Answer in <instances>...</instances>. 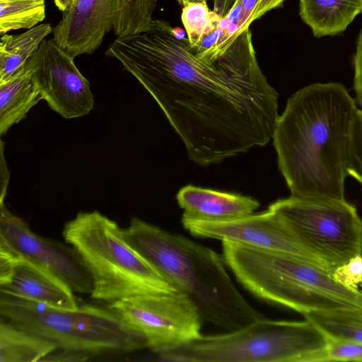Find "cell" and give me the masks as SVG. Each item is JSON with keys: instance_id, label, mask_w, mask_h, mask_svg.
<instances>
[{"instance_id": "cell-1", "label": "cell", "mask_w": 362, "mask_h": 362, "mask_svg": "<svg viewBox=\"0 0 362 362\" xmlns=\"http://www.w3.org/2000/svg\"><path fill=\"white\" fill-rule=\"evenodd\" d=\"M167 21L117 37L105 52L152 95L189 159L208 166L272 139L276 90L262 71L247 29L217 58L197 56Z\"/></svg>"}, {"instance_id": "cell-2", "label": "cell", "mask_w": 362, "mask_h": 362, "mask_svg": "<svg viewBox=\"0 0 362 362\" xmlns=\"http://www.w3.org/2000/svg\"><path fill=\"white\" fill-rule=\"evenodd\" d=\"M357 108L346 87L337 82L309 84L288 99L272 139L291 196L345 199L349 136Z\"/></svg>"}, {"instance_id": "cell-3", "label": "cell", "mask_w": 362, "mask_h": 362, "mask_svg": "<svg viewBox=\"0 0 362 362\" xmlns=\"http://www.w3.org/2000/svg\"><path fill=\"white\" fill-rule=\"evenodd\" d=\"M128 244L197 308L203 321L228 332L264 317L241 295L223 258L185 236L133 217L123 228Z\"/></svg>"}, {"instance_id": "cell-4", "label": "cell", "mask_w": 362, "mask_h": 362, "mask_svg": "<svg viewBox=\"0 0 362 362\" xmlns=\"http://www.w3.org/2000/svg\"><path fill=\"white\" fill-rule=\"evenodd\" d=\"M93 281V299L109 303L177 291L125 240L123 228L98 211L78 212L62 230Z\"/></svg>"}, {"instance_id": "cell-5", "label": "cell", "mask_w": 362, "mask_h": 362, "mask_svg": "<svg viewBox=\"0 0 362 362\" xmlns=\"http://www.w3.org/2000/svg\"><path fill=\"white\" fill-rule=\"evenodd\" d=\"M0 320L56 344L57 349L88 356L134 351L144 337L110 310L84 304L76 309L0 292Z\"/></svg>"}, {"instance_id": "cell-6", "label": "cell", "mask_w": 362, "mask_h": 362, "mask_svg": "<svg viewBox=\"0 0 362 362\" xmlns=\"http://www.w3.org/2000/svg\"><path fill=\"white\" fill-rule=\"evenodd\" d=\"M327 337L312 322L266 318L218 335L201 336L156 354L168 362H303Z\"/></svg>"}, {"instance_id": "cell-7", "label": "cell", "mask_w": 362, "mask_h": 362, "mask_svg": "<svg viewBox=\"0 0 362 362\" xmlns=\"http://www.w3.org/2000/svg\"><path fill=\"white\" fill-rule=\"evenodd\" d=\"M223 258L237 280L263 300L302 315L315 311L354 310L322 291L321 268L288 254L222 242Z\"/></svg>"}, {"instance_id": "cell-8", "label": "cell", "mask_w": 362, "mask_h": 362, "mask_svg": "<svg viewBox=\"0 0 362 362\" xmlns=\"http://www.w3.org/2000/svg\"><path fill=\"white\" fill-rule=\"evenodd\" d=\"M268 209L332 273L362 255V218L346 199L291 196L276 200Z\"/></svg>"}, {"instance_id": "cell-9", "label": "cell", "mask_w": 362, "mask_h": 362, "mask_svg": "<svg viewBox=\"0 0 362 362\" xmlns=\"http://www.w3.org/2000/svg\"><path fill=\"white\" fill-rule=\"evenodd\" d=\"M107 308L141 334L146 347L156 354L202 336L203 320L197 308L178 291L126 298Z\"/></svg>"}, {"instance_id": "cell-10", "label": "cell", "mask_w": 362, "mask_h": 362, "mask_svg": "<svg viewBox=\"0 0 362 362\" xmlns=\"http://www.w3.org/2000/svg\"><path fill=\"white\" fill-rule=\"evenodd\" d=\"M0 245L48 270L76 293L90 294L93 281L80 255L70 245L33 233L1 203Z\"/></svg>"}, {"instance_id": "cell-11", "label": "cell", "mask_w": 362, "mask_h": 362, "mask_svg": "<svg viewBox=\"0 0 362 362\" xmlns=\"http://www.w3.org/2000/svg\"><path fill=\"white\" fill-rule=\"evenodd\" d=\"M74 57L54 39L44 40L30 62L32 76L50 108L66 119L88 115L94 98Z\"/></svg>"}, {"instance_id": "cell-12", "label": "cell", "mask_w": 362, "mask_h": 362, "mask_svg": "<svg viewBox=\"0 0 362 362\" xmlns=\"http://www.w3.org/2000/svg\"><path fill=\"white\" fill-rule=\"evenodd\" d=\"M181 223L193 236L229 241L257 250L288 254L327 269L299 242L279 217L269 209L222 221H202L182 216Z\"/></svg>"}, {"instance_id": "cell-13", "label": "cell", "mask_w": 362, "mask_h": 362, "mask_svg": "<svg viewBox=\"0 0 362 362\" xmlns=\"http://www.w3.org/2000/svg\"><path fill=\"white\" fill-rule=\"evenodd\" d=\"M0 292L65 309L79 305L74 291L48 270L0 245Z\"/></svg>"}, {"instance_id": "cell-14", "label": "cell", "mask_w": 362, "mask_h": 362, "mask_svg": "<svg viewBox=\"0 0 362 362\" xmlns=\"http://www.w3.org/2000/svg\"><path fill=\"white\" fill-rule=\"evenodd\" d=\"M183 217L222 221L250 215L259 202L251 197L219 192L192 185L182 187L176 195Z\"/></svg>"}, {"instance_id": "cell-15", "label": "cell", "mask_w": 362, "mask_h": 362, "mask_svg": "<svg viewBox=\"0 0 362 362\" xmlns=\"http://www.w3.org/2000/svg\"><path fill=\"white\" fill-rule=\"evenodd\" d=\"M362 13V0H300L299 15L315 37L342 33Z\"/></svg>"}, {"instance_id": "cell-16", "label": "cell", "mask_w": 362, "mask_h": 362, "mask_svg": "<svg viewBox=\"0 0 362 362\" xmlns=\"http://www.w3.org/2000/svg\"><path fill=\"white\" fill-rule=\"evenodd\" d=\"M43 97L32 76L30 59L23 69L0 83V134L18 123Z\"/></svg>"}, {"instance_id": "cell-17", "label": "cell", "mask_w": 362, "mask_h": 362, "mask_svg": "<svg viewBox=\"0 0 362 362\" xmlns=\"http://www.w3.org/2000/svg\"><path fill=\"white\" fill-rule=\"evenodd\" d=\"M52 30L49 23H41L21 34L1 35L0 83L21 71Z\"/></svg>"}, {"instance_id": "cell-18", "label": "cell", "mask_w": 362, "mask_h": 362, "mask_svg": "<svg viewBox=\"0 0 362 362\" xmlns=\"http://www.w3.org/2000/svg\"><path fill=\"white\" fill-rule=\"evenodd\" d=\"M57 349L55 343L0 320V362H35Z\"/></svg>"}, {"instance_id": "cell-19", "label": "cell", "mask_w": 362, "mask_h": 362, "mask_svg": "<svg viewBox=\"0 0 362 362\" xmlns=\"http://www.w3.org/2000/svg\"><path fill=\"white\" fill-rule=\"evenodd\" d=\"M327 337L339 338L362 344V311L337 310L310 312L303 315Z\"/></svg>"}, {"instance_id": "cell-20", "label": "cell", "mask_w": 362, "mask_h": 362, "mask_svg": "<svg viewBox=\"0 0 362 362\" xmlns=\"http://www.w3.org/2000/svg\"><path fill=\"white\" fill-rule=\"evenodd\" d=\"M156 8V0H115V35L122 37L147 30Z\"/></svg>"}, {"instance_id": "cell-21", "label": "cell", "mask_w": 362, "mask_h": 362, "mask_svg": "<svg viewBox=\"0 0 362 362\" xmlns=\"http://www.w3.org/2000/svg\"><path fill=\"white\" fill-rule=\"evenodd\" d=\"M45 18V0H0V34L30 29Z\"/></svg>"}, {"instance_id": "cell-22", "label": "cell", "mask_w": 362, "mask_h": 362, "mask_svg": "<svg viewBox=\"0 0 362 362\" xmlns=\"http://www.w3.org/2000/svg\"><path fill=\"white\" fill-rule=\"evenodd\" d=\"M221 18L209 8L206 1L183 6L181 20L191 48H195L204 36L213 32L219 25Z\"/></svg>"}, {"instance_id": "cell-23", "label": "cell", "mask_w": 362, "mask_h": 362, "mask_svg": "<svg viewBox=\"0 0 362 362\" xmlns=\"http://www.w3.org/2000/svg\"><path fill=\"white\" fill-rule=\"evenodd\" d=\"M326 344L308 356L303 362L362 361V344L339 338L327 337Z\"/></svg>"}, {"instance_id": "cell-24", "label": "cell", "mask_w": 362, "mask_h": 362, "mask_svg": "<svg viewBox=\"0 0 362 362\" xmlns=\"http://www.w3.org/2000/svg\"><path fill=\"white\" fill-rule=\"evenodd\" d=\"M346 173L362 185V110L358 107L354 113L351 127Z\"/></svg>"}, {"instance_id": "cell-25", "label": "cell", "mask_w": 362, "mask_h": 362, "mask_svg": "<svg viewBox=\"0 0 362 362\" xmlns=\"http://www.w3.org/2000/svg\"><path fill=\"white\" fill-rule=\"evenodd\" d=\"M334 278L344 286L359 290L362 286V255H356L334 269Z\"/></svg>"}, {"instance_id": "cell-26", "label": "cell", "mask_w": 362, "mask_h": 362, "mask_svg": "<svg viewBox=\"0 0 362 362\" xmlns=\"http://www.w3.org/2000/svg\"><path fill=\"white\" fill-rule=\"evenodd\" d=\"M354 90L356 103L362 110V29L358 36L356 51L353 57Z\"/></svg>"}, {"instance_id": "cell-27", "label": "cell", "mask_w": 362, "mask_h": 362, "mask_svg": "<svg viewBox=\"0 0 362 362\" xmlns=\"http://www.w3.org/2000/svg\"><path fill=\"white\" fill-rule=\"evenodd\" d=\"M259 0H240L241 12L238 24L236 37L243 32L249 29L253 22L252 17Z\"/></svg>"}, {"instance_id": "cell-28", "label": "cell", "mask_w": 362, "mask_h": 362, "mask_svg": "<svg viewBox=\"0 0 362 362\" xmlns=\"http://www.w3.org/2000/svg\"><path fill=\"white\" fill-rule=\"evenodd\" d=\"M285 0H259L254 13L252 21H255L272 9L282 6Z\"/></svg>"}, {"instance_id": "cell-29", "label": "cell", "mask_w": 362, "mask_h": 362, "mask_svg": "<svg viewBox=\"0 0 362 362\" xmlns=\"http://www.w3.org/2000/svg\"><path fill=\"white\" fill-rule=\"evenodd\" d=\"M237 0H214V11L224 17Z\"/></svg>"}, {"instance_id": "cell-30", "label": "cell", "mask_w": 362, "mask_h": 362, "mask_svg": "<svg viewBox=\"0 0 362 362\" xmlns=\"http://www.w3.org/2000/svg\"><path fill=\"white\" fill-rule=\"evenodd\" d=\"M75 0H54V2L57 7L62 11H64L67 9Z\"/></svg>"}, {"instance_id": "cell-31", "label": "cell", "mask_w": 362, "mask_h": 362, "mask_svg": "<svg viewBox=\"0 0 362 362\" xmlns=\"http://www.w3.org/2000/svg\"><path fill=\"white\" fill-rule=\"evenodd\" d=\"M172 33L173 36L178 40H182L185 38V33L181 28H173Z\"/></svg>"}, {"instance_id": "cell-32", "label": "cell", "mask_w": 362, "mask_h": 362, "mask_svg": "<svg viewBox=\"0 0 362 362\" xmlns=\"http://www.w3.org/2000/svg\"><path fill=\"white\" fill-rule=\"evenodd\" d=\"M180 5L185 6L187 4L190 2H196V1H209V0H177Z\"/></svg>"}, {"instance_id": "cell-33", "label": "cell", "mask_w": 362, "mask_h": 362, "mask_svg": "<svg viewBox=\"0 0 362 362\" xmlns=\"http://www.w3.org/2000/svg\"><path fill=\"white\" fill-rule=\"evenodd\" d=\"M75 1H76V0H75Z\"/></svg>"}]
</instances>
